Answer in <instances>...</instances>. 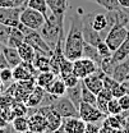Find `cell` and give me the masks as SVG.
Masks as SVG:
<instances>
[{"label":"cell","mask_w":129,"mask_h":133,"mask_svg":"<svg viewBox=\"0 0 129 133\" xmlns=\"http://www.w3.org/2000/svg\"><path fill=\"white\" fill-rule=\"evenodd\" d=\"M84 38L82 33V19L79 17H74L72 19L69 31L65 35L63 42V51L66 59L74 62L83 56Z\"/></svg>","instance_id":"6da1fadb"},{"label":"cell","mask_w":129,"mask_h":133,"mask_svg":"<svg viewBox=\"0 0 129 133\" xmlns=\"http://www.w3.org/2000/svg\"><path fill=\"white\" fill-rule=\"evenodd\" d=\"M40 35L42 36V38L47 42V45L52 49H55L56 44L59 41L64 42L65 35H64V23H60L58 21V18L54 16L52 13H50L49 17L46 18L44 26L38 30Z\"/></svg>","instance_id":"7a4b0ae2"},{"label":"cell","mask_w":129,"mask_h":133,"mask_svg":"<svg viewBox=\"0 0 129 133\" xmlns=\"http://www.w3.org/2000/svg\"><path fill=\"white\" fill-rule=\"evenodd\" d=\"M45 21H46V18L44 14H41L40 12H37L35 9L27 8V6H24L21 13V23L33 31H38L44 26Z\"/></svg>","instance_id":"3957f363"},{"label":"cell","mask_w":129,"mask_h":133,"mask_svg":"<svg viewBox=\"0 0 129 133\" xmlns=\"http://www.w3.org/2000/svg\"><path fill=\"white\" fill-rule=\"evenodd\" d=\"M129 36V30L124 26H114L113 28L107 32L105 36L104 41L107 44V46L110 48L111 51H115L118 49Z\"/></svg>","instance_id":"277c9868"},{"label":"cell","mask_w":129,"mask_h":133,"mask_svg":"<svg viewBox=\"0 0 129 133\" xmlns=\"http://www.w3.org/2000/svg\"><path fill=\"white\" fill-rule=\"evenodd\" d=\"M98 69L100 68L97 66V64L93 60H91L88 58H84V56H82V58L73 62V73L79 79H84L86 77L93 74Z\"/></svg>","instance_id":"5b68a950"},{"label":"cell","mask_w":129,"mask_h":133,"mask_svg":"<svg viewBox=\"0 0 129 133\" xmlns=\"http://www.w3.org/2000/svg\"><path fill=\"white\" fill-rule=\"evenodd\" d=\"M24 41L27 44H30L37 54H44L46 56H52V54H54L52 49L47 45V42L42 38V36L40 35L38 31H31L30 33H27L26 37H24Z\"/></svg>","instance_id":"8992f818"},{"label":"cell","mask_w":129,"mask_h":133,"mask_svg":"<svg viewBox=\"0 0 129 133\" xmlns=\"http://www.w3.org/2000/svg\"><path fill=\"white\" fill-rule=\"evenodd\" d=\"M52 110L58 111L60 115L64 118H74V116H79L78 113V109L76 108V105L68 99L66 96H62V97H58L55 100V102L51 105Z\"/></svg>","instance_id":"52a82bcc"},{"label":"cell","mask_w":129,"mask_h":133,"mask_svg":"<svg viewBox=\"0 0 129 133\" xmlns=\"http://www.w3.org/2000/svg\"><path fill=\"white\" fill-rule=\"evenodd\" d=\"M78 113H79V118L83 119L86 123H98L100 120L105 119V116H106L95 105H90L87 102H81Z\"/></svg>","instance_id":"ba28073f"},{"label":"cell","mask_w":129,"mask_h":133,"mask_svg":"<svg viewBox=\"0 0 129 133\" xmlns=\"http://www.w3.org/2000/svg\"><path fill=\"white\" fill-rule=\"evenodd\" d=\"M24 6H17V8H1L0 6V23L17 27L21 23V13Z\"/></svg>","instance_id":"9c48e42d"},{"label":"cell","mask_w":129,"mask_h":133,"mask_svg":"<svg viewBox=\"0 0 129 133\" xmlns=\"http://www.w3.org/2000/svg\"><path fill=\"white\" fill-rule=\"evenodd\" d=\"M82 33H83L84 42L90 45L97 46L101 41H104L102 37L100 36V32L95 31L91 26V14H88L84 19H82Z\"/></svg>","instance_id":"30bf717a"},{"label":"cell","mask_w":129,"mask_h":133,"mask_svg":"<svg viewBox=\"0 0 129 133\" xmlns=\"http://www.w3.org/2000/svg\"><path fill=\"white\" fill-rule=\"evenodd\" d=\"M105 72L102 69H98L97 72H95L93 74L86 77L84 79H82V83L93 94L98 95L100 91L104 88V77H105Z\"/></svg>","instance_id":"8fae6325"},{"label":"cell","mask_w":129,"mask_h":133,"mask_svg":"<svg viewBox=\"0 0 129 133\" xmlns=\"http://www.w3.org/2000/svg\"><path fill=\"white\" fill-rule=\"evenodd\" d=\"M50 12L58 18L60 23H64L65 14L68 10V0H46Z\"/></svg>","instance_id":"7c38bea8"},{"label":"cell","mask_w":129,"mask_h":133,"mask_svg":"<svg viewBox=\"0 0 129 133\" xmlns=\"http://www.w3.org/2000/svg\"><path fill=\"white\" fill-rule=\"evenodd\" d=\"M62 127L66 133H84L86 131V122L79 116L74 118H64Z\"/></svg>","instance_id":"4fadbf2b"},{"label":"cell","mask_w":129,"mask_h":133,"mask_svg":"<svg viewBox=\"0 0 129 133\" xmlns=\"http://www.w3.org/2000/svg\"><path fill=\"white\" fill-rule=\"evenodd\" d=\"M28 128L35 133H44L47 131V120L46 116L40 113H33L28 115Z\"/></svg>","instance_id":"5bb4252c"},{"label":"cell","mask_w":129,"mask_h":133,"mask_svg":"<svg viewBox=\"0 0 129 133\" xmlns=\"http://www.w3.org/2000/svg\"><path fill=\"white\" fill-rule=\"evenodd\" d=\"M44 96H45V90H44L42 87H40V86H35V88L30 92V95L27 96L24 104H26L30 109L38 108V106L41 105V102H42Z\"/></svg>","instance_id":"9a60e30c"},{"label":"cell","mask_w":129,"mask_h":133,"mask_svg":"<svg viewBox=\"0 0 129 133\" xmlns=\"http://www.w3.org/2000/svg\"><path fill=\"white\" fill-rule=\"evenodd\" d=\"M128 56H129V36H128V38L113 52V55H111V58H110V63H111V65L115 68V65H116L118 63L123 62V60L127 59Z\"/></svg>","instance_id":"2e32d148"},{"label":"cell","mask_w":129,"mask_h":133,"mask_svg":"<svg viewBox=\"0 0 129 133\" xmlns=\"http://www.w3.org/2000/svg\"><path fill=\"white\" fill-rule=\"evenodd\" d=\"M128 74H129V56L127 59H124L123 62H120V63H118L115 65L111 77H113L115 81L121 83L127 79Z\"/></svg>","instance_id":"e0dca14e"},{"label":"cell","mask_w":129,"mask_h":133,"mask_svg":"<svg viewBox=\"0 0 129 133\" xmlns=\"http://www.w3.org/2000/svg\"><path fill=\"white\" fill-rule=\"evenodd\" d=\"M66 88L68 87H66V84L64 83V81L59 76H56L55 79L45 88V91L49 92V94H51V95H55L56 97H62V96H65Z\"/></svg>","instance_id":"ac0fdd59"},{"label":"cell","mask_w":129,"mask_h":133,"mask_svg":"<svg viewBox=\"0 0 129 133\" xmlns=\"http://www.w3.org/2000/svg\"><path fill=\"white\" fill-rule=\"evenodd\" d=\"M1 52L5 56L6 62L9 63L10 68H14V66L19 65L22 63L21 55H19V52H18V50L16 48H10V46L4 45V46H1Z\"/></svg>","instance_id":"d6986e66"},{"label":"cell","mask_w":129,"mask_h":133,"mask_svg":"<svg viewBox=\"0 0 129 133\" xmlns=\"http://www.w3.org/2000/svg\"><path fill=\"white\" fill-rule=\"evenodd\" d=\"M91 26L92 28L97 32H102V31H107V17L106 14L102 13H97V14H91Z\"/></svg>","instance_id":"ffe728a7"},{"label":"cell","mask_w":129,"mask_h":133,"mask_svg":"<svg viewBox=\"0 0 129 133\" xmlns=\"http://www.w3.org/2000/svg\"><path fill=\"white\" fill-rule=\"evenodd\" d=\"M65 96L76 105L77 109H79V105L82 102V81L74 87H68Z\"/></svg>","instance_id":"44dd1931"},{"label":"cell","mask_w":129,"mask_h":133,"mask_svg":"<svg viewBox=\"0 0 129 133\" xmlns=\"http://www.w3.org/2000/svg\"><path fill=\"white\" fill-rule=\"evenodd\" d=\"M83 56L84 58H88L91 60H93L97 64V66L101 69V63H102V58L98 54V50L96 46L93 45H90L87 42H84V46H83Z\"/></svg>","instance_id":"7402d4cb"},{"label":"cell","mask_w":129,"mask_h":133,"mask_svg":"<svg viewBox=\"0 0 129 133\" xmlns=\"http://www.w3.org/2000/svg\"><path fill=\"white\" fill-rule=\"evenodd\" d=\"M18 52H19V55H21V59H22V62H32L35 60V58H36V51L33 49L32 46L30 45V44H27L26 41L22 44V45H19L18 48Z\"/></svg>","instance_id":"603a6c76"},{"label":"cell","mask_w":129,"mask_h":133,"mask_svg":"<svg viewBox=\"0 0 129 133\" xmlns=\"http://www.w3.org/2000/svg\"><path fill=\"white\" fill-rule=\"evenodd\" d=\"M24 6L31 8V9H35V10L40 12L41 14L45 16V18H47L49 14L51 13L50 9H49V6H47L46 0H26Z\"/></svg>","instance_id":"cb8c5ba5"},{"label":"cell","mask_w":129,"mask_h":133,"mask_svg":"<svg viewBox=\"0 0 129 133\" xmlns=\"http://www.w3.org/2000/svg\"><path fill=\"white\" fill-rule=\"evenodd\" d=\"M46 120H47V131H56L63 124V116L52 109L46 115Z\"/></svg>","instance_id":"d4e9b609"},{"label":"cell","mask_w":129,"mask_h":133,"mask_svg":"<svg viewBox=\"0 0 129 133\" xmlns=\"http://www.w3.org/2000/svg\"><path fill=\"white\" fill-rule=\"evenodd\" d=\"M24 33L22 32L18 27H12V31H10V36H9V40H8V44L6 46H10V48H18L19 45H22L24 42Z\"/></svg>","instance_id":"484cf974"},{"label":"cell","mask_w":129,"mask_h":133,"mask_svg":"<svg viewBox=\"0 0 129 133\" xmlns=\"http://www.w3.org/2000/svg\"><path fill=\"white\" fill-rule=\"evenodd\" d=\"M51 56H46L44 54H37L36 52V58L33 60V65L38 72H47L51 70V62H50Z\"/></svg>","instance_id":"4316f807"},{"label":"cell","mask_w":129,"mask_h":133,"mask_svg":"<svg viewBox=\"0 0 129 133\" xmlns=\"http://www.w3.org/2000/svg\"><path fill=\"white\" fill-rule=\"evenodd\" d=\"M125 122H127V119L123 118L121 114L120 115H106L104 119V125L110 127L115 131H119V129H121V127L124 125Z\"/></svg>","instance_id":"83f0119b"},{"label":"cell","mask_w":129,"mask_h":133,"mask_svg":"<svg viewBox=\"0 0 129 133\" xmlns=\"http://www.w3.org/2000/svg\"><path fill=\"white\" fill-rule=\"evenodd\" d=\"M55 77H56V76H55L51 70H47V72H40V73L36 76L35 82H36V86H40V87H42V88L45 90L49 84L55 79Z\"/></svg>","instance_id":"f1b7e54d"},{"label":"cell","mask_w":129,"mask_h":133,"mask_svg":"<svg viewBox=\"0 0 129 133\" xmlns=\"http://www.w3.org/2000/svg\"><path fill=\"white\" fill-rule=\"evenodd\" d=\"M10 124L13 125V128H14V131L17 133H22V132H24V131H27V129H30L28 128V116L27 115L16 116Z\"/></svg>","instance_id":"f546056e"},{"label":"cell","mask_w":129,"mask_h":133,"mask_svg":"<svg viewBox=\"0 0 129 133\" xmlns=\"http://www.w3.org/2000/svg\"><path fill=\"white\" fill-rule=\"evenodd\" d=\"M0 79L1 82L4 83V90L6 87H9L12 83L14 82V78H13V68H4L0 70Z\"/></svg>","instance_id":"4dcf8cb0"},{"label":"cell","mask_w":129,"mask_h":133,"mask_svg":"<svg viewBox=\"0 0 129 133\" xmlns=\"http://www.w3.org/2000/svg\"><path fill=\"white\" fill-rule=\"evenodd\" d=\"M97 95L93 94L92 91H90L83 83H82V102H87L90 105H95L96 106Z\"/></svg>","instance_id":"1f68e13d"},{"label":"cell","mask_w":129,"mask_h":133,"mask_svg":"<svg viewBox=\"0 0 129 133\" xmlns=\"http://www.w3.org/2000/svg\"><path fill=\"white\" fill-rule=\"evenodd\" d=\"M123 113V109L119 104L118 99H111L107 102V115H120Z\"/></svg>","instance_id":"d6a6232c"},{"label":"cell","mask_w":129,"mask_h":133,"mask_svg":"<svg viewBox=\"0 0 129 133\" xmlns=\"http://www.w3.org/2000/svg\"><path fill=\"white\" fill-rule=\"evenodd\" d=\"M12 109H13L16 116L28 115V106L23 101H14V104L12 105Z\"/></svg>","instance_id":"836d02e7"},{"label":"cell","mask_w":129,"mask_h":133,"mask_svg":"<svg viewBox=\"0 0 129 133\" xmlns=\"http://www.w3.org/2000/svg\"><path fill=\"white\" fill-rule=\"evenodd\" d=\"M10 31H12V27L0 23V45L1 46L8 44V40H9V36H10Z\"/></svg>","instance_id":"e575fe53"},{"label":"cell","mask_w":129,"mask_h":133,"mask_svg":"<svg viewBox=\"0 0 129 133\" xmlns=\"http://www.w3.org/2000/svg\"><path fill=\"white\" fill-rule=\"evenodd\" d=\"M14 97L6 92H1L0 94V109H5V108H10L14 104Z\"/></svg>","instance_id":"d590c367"},{"label":"cell","mask_w":129,"mask_h":133,"mask_svg":"<svg viewBox=\"0 0 129 133\" xmlns=\"http://www.w3.org/2000/svg\"><path fill=\"white\" fill-rule=\"evenodd\" d=\"M97 4H100L102 8H105L106 10H118L120 8L118 0H95Z\"/></svg>","instance_id":"8d00e7d4"},{"label":"cell","mask_w":129,"mask_h":133,"mask_svg":"<svg viewBox=\"0 0 129 133\" xmlns=\"http://www.w3.org/2000/svg\"><path fill=\"white\" fill-rule=\"evenodd\" d=\"M97 50H98V54H100V56L102 58V59H105V58H111V55H113V51L110 50V48L107 46V44L105 42V41H101L98 45L96 46Z\"/></svg>","instance_id":"74e56055"},{"label":"cell","mask_w":129,"mask_h":133,"mask_svg":"<svg viewBox=\"0 0 129 133\" xmlns=\"http://www.w3.org/2000/svg\"><path fill=\"white\" fill-rule=\"evenodd\" d=\"M62 79L64 81V83L66 84V87H74V86H77V84L82 81V79H79L74 73H70V74L65 76L64 78H62Z\"/></svg>","instance_id":"f35d334b"},{"label":"cell","mask_w":129,"mask_h":133,"mask_svg":"<svg viewBox=\"0 0 129 133\" xmlns=\"http://www.w3.org/2000/svg\"><path fill=\"white\" fill-rule=\"evenodd\" d=\"M111 91V94H113V96L115 99H119V97H121L123 95H125V91H124V87H123V84L120 82H116L115 84L113 86V88L110 90Z\"/></svg>","instance_id":"ab89813d"},{"label":"cell","mask_w":129,"mask_h":133,"mask_svg":"<svg viewBox=\"0 0 129 133\" xmlns=\"http://www.w3.org/2000/svg\"><path fill=\"white\" fill-rule=\"evenodd\" d=\"M107 100H105L104 97H101V96H97V101H96V108L101 111V113H104L105 115H107Z\"/></svg>","instance_id":"60d3db41"},{"label":"cell","mask_w":129,"mask_h":133,"mask_svg":"<svg viewBox=\"0 0 129 133\" xmlns=\"http://www.w3.org/2000/svg\"><path fill=\"white\" fill-rule=\"evenodd\" d=\"M0 6L1 8H17L22 6L18 0H0Z\"/></svg>","instance_id":"b9f144b4"},{"label":"cell","mask_w":129,"mask_h":133,"mask_svg":"<svg viewBox=\"0 0 129 133\" xmlns=\"http://www.w3.org/2000/svg\"><path fill=\"white\" fill-rule=\"evenodd\" d=\"M118 101H119V104H120L123 111H128L129 110V95H127V94L123 95L121 97L118 99Z\"/></svg>","instance_id":"7bdbcfd3"},{"label":"cell","mask_w":129,"mask_h":133,"mask_svg":"<svg viewBox=\"0 0 129 133\" xmlns=\"http://www.w3.org/2000/svg\"><path fill=\"white\" fill-rule=\"evenodd\" d=\"M100 125L96 123H86V131L84 133H100Z\"/></svg>","instance_id":"ee69618b"},{"label":"cell","mask_w":129,"mask_h":133,"mask_svg":"<svg viewBox=\"0 0 129 133\" xmlns=\"http://www.w3.org/2000/svg\"><path fill=\"white\" fill-rule=\"evenodd\" d=\"M9 63L6 62V59H5V56L3 55V52H1V55H0V70L1 69H4V68H9Z\"/></svg>","instance_id":"f6af8a7d"},{"label":"cell","mask_w":129,"mask_h":133,"mask_svg":"<svg viewBox=\"0 0 129 133\" xmlns=\"http://www.w3.org/2000/svg\"><path fill=\"white\" fill-rule=\"evenodd\" d=\"M0 133H17V132L14 131L13 125L9 123L6 127H4V128H0Z\"/></svg>","instance_id":"bcb514c9"},{"label":"cell","mask_w":129,"mask_h":133,"mask_svg":"<svg viewBox=\"0 0 129 133\" xmlns=\"http://www.w3.org/2000/svg\"><path fill=\"white\" fill-rule=\"evenodd\" d=\"M100 133H116V131L113 129V128H110V127L102 125V127L100 128Z\"/></svg>","instance_id":"7dc6e473"},{"label":"cell","mask_w":129,"mask_h":133,"mask_svg":"<svg viewBox=\"0 0 129 133\" xmlns=\"http://www.w3.org/2000/svg\"><path fill=\"white\" fill-rule=\"evenodd\" d=\"M9 124V122L4 118V115L1 114V110H0V128H4V127H6Z\"/></svg>","instance_id":"c3c4849f"},{"label":"cell","mask_w":129,"mask_h":133,"mask_svg":"<svg viewBox=\"0 0 129 133\" xmlns=\"http://www.w3.org/2000/svg\"><path fill=\"white\" fill-rule=\"evenodd\" d=\"M118 3H119V5H120L121 8L129 9V0H118Z\"/></svg>","instance_id":"681fc988"},{"label":"cell","mask_w":129,"mask_h":133,"mask_svg":"<svg viewBox=\"0 0 129 133\" xmlns=\"http://www.w3.org/2000/svg\"><path fill=\"white\" fill-rule=\"evenodd\" d=\"M121 84H123V87H124L125 94L129 95V81H124V82H121Z\"/></svg>","instance_id":"f907efd6"},{"label":"cell","mask_w":129,"mask_h":133,"mask_svg":"<svg viewBox=\"0 0 129 133\" xmlns=\"http://www.w3.org/2000/svg\"><path fill=\"white\" fill-rule=\"evenodd\" d=\"M44 133H66V132H65V129L63 127H60V128L56 129V131H46V132H44Z\"/></svg>","instance_id":"816d5d0a"},{"label":"cell","mask_w":129,"mask_h":133,"mask_svg":"<svg viewBox=\"0 0 129 133\" xmlns=\"http://www.w3.org/2000/svg\"><path fill=\"white\" fill-rule=\"evenodd\" d=\"M4 91V83L1 82V79H0V94Z\"/></svg>","instance_id":"f5cc1de1"},{"label":"cell","mask_w":129,"mask_h":133,"mask_svg":"<svg viewBox=\"0 0 129 133\" xmlns=\"http://www.w3.org/2000/svg\"><path fill=\"white\" fill-rule=\"evenodd\" d=\"M22 133H35V132L31 131V129H27V131H24V132H22Z\"/></svg>","instance_id":"db71d44e"},{"label":"cell","mask_w":129,"mask_h":133,"mask_svg":"<svg viewBox=\"0 0 129 133\" xmlns=\"http://www.w3.org/2000/svg\"><path fill=\"white\" fill-rule=\"evenodd\" d=\"M125 81H129V74H128V77H127V79Z\"/></svg>","instance_id":"11a10c76"},{"label":"cell","mask_w":129,"mask_h":133,"mask_svg":"<svg viewBox=\"0 0 129 133\" xmlns=\"http://www.w3.org/2000/svg\"><path fill=\"white\" fill-rule=\"evenodd\" d=\"M0 55H1V45H0Z\"/></svg>","instance_id":"9f6ffc18"},{"label":"cell","mask_w":129,"mask_h":133,"mask_svg":"<svg viewBox=\"0 0 129 133\" xmlns=\"http://www.w3.org/2000/svg\"><path fill=\"white\" fill-rule=\"evenodd\" d=\"M0 110H1V109H0Z\"/></svg>","instance_id":"6f0895ef"}]
</instances>
